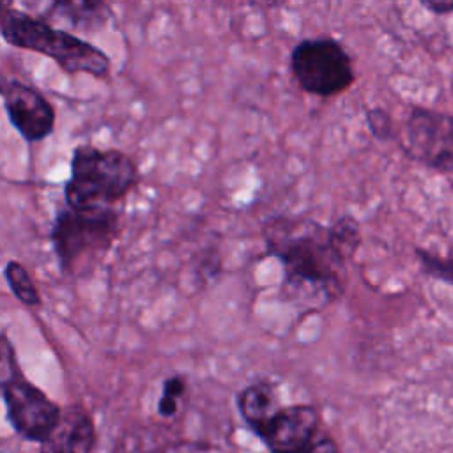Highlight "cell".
Wrapping results in <instances>:
<instances>
[{"label":"cell","instance_id":"cell-1","mask_svg":"<svg viewBox=\"0 0 453 453\" xmlns=\"http://www.w3.org/2000/svg\"><path fill=\"white\" fill-rule=\"evenodd\" d=\"M264 242L267 255L281 262L287 288L327 304L345 290V269L361 246V230L350 214L327 226L308 216L278 214L264 223Z\"/></svg>","mask_w":453,"mask_h":453},{"label":"cell","instance_id":"cell-2","mask_svg":"<svg viewBox=\"0 0 453 453\" xmlns=\"http://www.w3.org/2000/svg\"><path fill=\"white\" fill-rule=\"evenodd\" d=\"M0 34L11 46L50 57L65 73H83L94 78H104L110 73L111 64L103 50L9 4L2 7Z\"/></svg>","mask_w":453,"mask_h":453},{"label":"cell","instance_id":"cell-3","mask_svg":"<svg viewBox=\"0 0 453 453\" xmlns=\"http://www.w3.org/2000/svg\"><path fill=\"white\" fill-rule=\"evenodd\" d=\"M140 182L136 163L122 150L88 143L74 147L71 173L64 186L65 207H113Z\"/></svg>","mask_w":453,"mask_h":453},{"label":"cell","instance_id":"cell-4","mask_svg":"<svg viewBox=\"0 0 453 453\" xmlns=\"http://www.w3.org/2000/svg\"><path fill=\"white\" fill-rule=\"evenodd\" d=\"M120 232L113 207L69 209L55 214L50 241L62 274L83 276L108 253Z\"/></svg>","mask_w":453,"mask_h":453},{"label":"cell","instance_id":"cell-5","mask_svg":"<svg viewBox=\"0 0 453 453\" xmlns=\"http://www.w3.org/2000/svg\"><path fill=\"white\" fill-rule=\"evenodd\" d=\"M290 73L299 88L317 97L338 96L356 78L350 55L333 37L299 41L290 53Z\"/></svg>","mask_w":453,"mask_h":453},{"label":"cell","instance_id":"cell-6","mask_svg":"<svg viewBox=\"0 0 453 453\" xmlns=\"http://www.w3.org/2000/svg\"><path fill=\"white\" fill-rule=\"evenodd\" d=\"M2 352L4 366H9V372H5L2 379V398L7 416L18 434L30 441L42 442L58 425L62 411L37 386L21 375L14 350L5 334L2 336Z\"/></svg>","mask_w":453,"mask_h":453},{"label":"cell","instance_id":"cell-7","mask_svg":"<svg viewBox=\"0 0 453 453\" xmlns=\"http://www.w3.org/2000/svg\"><path fill=\"white\" fill-rule=\"evenodd\" d=\"M402 145L425 166L453 173V115L414 106L403 124Z\"/></svg>","mask_w":453,"mask_h":453},{"label":"cell","instance_id":"cell-8","mask_svg":"<svg viewBox=\"0 0 453 453\" xmlns=\"http://www.w3.org/2000/svg\"><path fill=\"white\" fill-rule=\"evenodd\" d=\"M2 103L12 127L27 142H41L53 133L55 110L32 85L7 80L2 85Z\"/></svg>","mask_w":453,"mask_h":453},{"label":"cell","instance_id":"cell-9","mask_svg":"<svg viewBox=\"0 0 453 453\" xmlns=\"http://www.w3.org/2000/svg\"><path fill=\"white\" fill-rule=\"evenodd\" d=\"M319 414L311 405L281 407L260 435L271 453H301L317 435Z\"/></svg>","mask_w":453,"mask_h":453},{"label":"cell","instance_id":"cell-10","mask_svg":"<svg viewBox=\"0 0 453 453\" xmlns=\"http://www.w3.org/2000/svg\"><path fill=\"white\" fill-rule=\"evenodd\" d=\"M96 442L92 418L81 407L62 411L58 425L41 442V453H90Z\"/></svg>","mask_w":453,"mask_h":453},{"label":"cell","instance_id":"cell-11","mask_svg":"<svg viewBox=\"0 0 453 453\" xmlns=\"http://www.w3.org/2000/svg\"><path fill=\"white\" fill-rule=\"evenodd\" d=\"M239 411L244 421L262 435L276 414L281 411L278 393L271 382L260 380L246 386L239 393Z\"/></svg>","mask_w":453,"mask_h":453},{"label":"cell","instance_id":"cell-12","mask_svg":"<svg viewBox=\"0 0 453 453\" xmlns=\"http://www.w3.org/2000/svg\"><path fill=\"white\" fill-rule=\"evenodd\" d=\"M57 14L67 19L74 28L80 30H94L104 25L110 16L111 9L104 2H73V0H58L50 4V14Z\"/></svg>","mask_w":453,"mask_h":453},{"label":"cell","instance_id":"cell-13","mask_svg":"<svg viewBox=\"0 0 453 453\" xmlns=\"http://www.w3.org/2000/svg\"><path fill=\"white\" fill-rule=\"evenodd\" d=\"M4 278L11 288V292L16 296V299L25 306H41L42 299L41 294L28 274L27 267L18 260H7L4 265Z\"/></svg>","mask_w":453,"mask_h":453},{"label":"cell","instance_id":"cell-14","mask_svg":"<svg viewBox=\"0 0 453 453\" xmlns=\"http://www.w3.org/2000/svg\"><path fill=\"white\" fill-rule=\"evenodd\" d=\"M416 258L421 265V271L432 278L453 283V257H439L435 253L416 250Z\"/></svg>","mask_w":453,"mask_h":453},{"label":"cell","instance_id":"cell-15","mask_svg":"<svg viewBox=\"0 0 453 453\" xmlns=\"http://www.w3.org/2000/svg\"><path fill=\"white\" fill-rule=\"evenodd\" d=\"M186 391V380L180 375H173L168 377L163 384V393L161 398L157 402V411L161 416L172 418L177 412L179 407V400Z\"/></svg>","mask_w":453,"mask_h":453},{"label":"cell","instance_id":"cell-16","mask_svg":"<svg viewBox=\"0 0 453 453\" xmlns=\"http://www.w3.org/2000/svg\"><path fill=\"white\" fill-rule=\"evenodd\" d=\"M366 124H368L370 133L375 138H379V140L389 138V134H391V117L382 108H370L366 111Z\"/></svg>","mask_w":453,"mask_h":453},{"label":"cell","instance_id":"cell-17","mask_svg":"<svg viewBox=\"0 0 453 453\" xmlns=\"http://www.w3.org/2000/svg\"><path fill=\"white\" fill-rule=\"evenodd\" d=\"M301 453H338L336 444L329 437H315V441Z\"/></svg>","mask_w":453,"mask_h":453},{"label":"cell","instance_id":"cell-18","mask_svg":"<svg viewBox=\"0 0 453 453\" xmlns=\"http://www.w3.org/2000/svg\"><path fill=\"white\" fill-rule=\"evenodd\" d=\"M421 5L435 14L453 12V0H423Z\"/></svg>","mask_w":453,"mask_h":453},{"label":"cell","instance_id":"cell-19","mask_svg":"<svg viewBox=\"0 0 453 453\" xmlns=\"http://www.w3.org/2000/svg\"><path fill=\"white\" fill-rule=\"evenodd\" d=\"M170 453H219V451L212 448H200V446H179Z\"/></svg>","mask_w":453,"mask_h":453}]
</instances>
